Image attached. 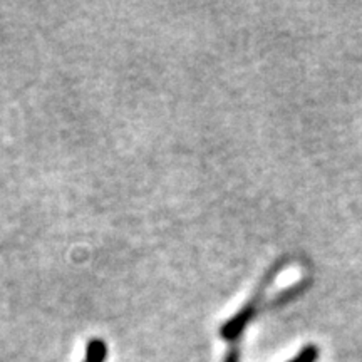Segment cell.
Returning a JSON list of instances; mask_svg holds the SVG:
<instances>
[{"label":"cell","instance_id":"6da1fadb","mask_svg":"<svg viewBox=\"0 0 362 362\" xmlns=\"http://www.w3.org/2000/svg\"><path fill=\"white\" fill-rule=\"evenodd\" d=\"M317 357H319V351H317V347L307 346L300 352H298V354L293 357L292 361H288V362H315Z\"/></svg>","mask_w":362,"mask_h":362},{"label":"cell","instance_id":"7a4b0ae2","mask_svg":"<svg viewBox=\"0 0 362 362\" xmlns=\"http://www.w3.org/2000/svg\"><path fill=\"white\" fill-rule=\"evenodd\" d=\"M104 354H106V351H104V346L101 342L90 344L88 351V362H103Z\"/></svg>","mask_w":362,"mask_h":362},{"label":"cell","instance_id":"3957f363","mask_svg":"<svg viewBox=\"0 0 362 362\" xmlns=\"http://www.w3.org/2000/svg\"><path fill=\"white\" fill-rule=\"evenodd\" d=\"M225 362H238V351H237V349L230 351L228 356H226Z\"/></svg>","mask_w":362,"mask_h":362}]
</instances>
